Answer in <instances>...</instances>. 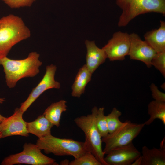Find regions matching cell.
Masks as SVG:
<instances>
[{
  "label": "cell",
  "instance_id": "6da1fadb",
  "mask_svg": "<svg viewBox=\"0 0 165 165\" xmlns=\"http://www.w3.org/2000/svg\"><path fill=\"white\" fill-rule=\"evenodd\" d=\"M39 57L37 52H32L27 58L22 60H13L7 57L0 59V65L3 67L8 87L13 88L20 79L33 77L38 74L39 68L42 64Z\"/></svg>",
  "mask_w": 165,
  "mask_h": 165
},
{
  "label": "cell",
  "instance_id": "7a4b0ae2",
  "mask_svg": "<svg viewBox=\"0 0 165 165\" xmlns=\"http://www.w3.org/2000/svg\"><path fill=\"white\" fill-rule=\"evenodd\" d=\"M31 36L22 18L10 14L0 19V59L7 57L12 47Z\"/></svg>",
  "mask_w": 165,
  "mask_h": 165
},
{
  "label": "cell",
  "instance_id": "3957f363",
  "mask_svg": "<svg viewBox=\"0 0 165 165\" xmlns=\"http://www.w3.org/2000/svg\"><path fill=\"white\" fill-rule=\"evenodd\" d=\"M122 10L118 25L123 27L141 14L150 12L165 15V0H116Z\"/></svg>",
  "mask_w": 165,
  "mask_h": 165
},
{
  "label": "cell",
  "instance_id": "277c9868",
  "mask_svg": "<svg viewBox=\"0 0 165 165\" xmlns=\"http://www.w3.org/2000/svg\"><path fill=\"white\" fill-rule=\"evenodd\" d=\"M36 144L46 154L53 153L58 156H70L74 159L90 151L85 142L59 138L51 134L38 138Z\"/></svg>",
  "mask_w": 165,
  "mask_h": 165
},
{
  "label": "cell",
  "instance_id": "5b68a950",
  "mask_svg": "<svg viewBox=\"0 0 165 165\" xmlns=\"http://www.w3.org/2000/svg\"><path fill=\"white\" fill-rule=\"evenodd\" d=\"M97 109V107H94L91 113L77 117L74 121L84 133V142L90 151L102 165H108L104 160L105 155L102 148V137L96 125L95 117Z\"/></svg>",
  "mask_w": 165,
  "mask_h": 165
},
{
  "label": "cell",
  "instance_id": "8992f818",
  "mask_svg": "<svg viewBox=\"0 0 165 165\" xmlns=\"http://www.w3.org/2000/svg\"><path fill=\"white\" fill-rule=\"evenodd\" d=\"M145 125L144 123L137 124L126 120L122 125L111 133H108L102 138V142L105 143L103 151L107 154L111 150L118 147L126 145L140 134Z\"/></svg>",
  "mask_w": 165,
  "mask_h": 165
},
{
  "label": "cell",
  "instance_id": "52a82bcc",
  "mask_svg": "<svg viewBox=\"0 0 165 165\" xmlns=\"http://www.w3.org/2000/svg\"><path fill=\"white\" fill-rule=\"evenodd\" d=\"M20 152L9 155L5 157L1 165L25 164L32 165H58L56 160L42 153L36 144L25 143Z\"/></svg>",
  "mask_w": 165,
  "mask_h": 165
},
{
  "label": "cell",
  "instance_id": "ba28073f",
  "mask_svg": "<svg viewBox=\"0 0 165 165\" xmlns=\"http://www.w3.org/2000/svg\"><path fill=\"white\" fill-rule=\"evenodd\" d=\"M130 46V34L118 31L113 34L112 38L102 48L110 61H122L128 55Z\"/></svg>",
  "mask_w": 165,
  "mask_h": 165
},
{
  "label": "cell",
  "instance_id": "9c48e42d",
  "mask_svg": "<svg viewBox=\"0 0 165 165\" xmlns=\"http://www.w3.org/2000/svg\"><path fill=\"white\" fill-rule=\"evenodd\" d=\"M56 70V66L53 64L46 66V72L42 79L32 89L27 99L21 104L20 108L23 112L26 111L36 99L47 90L60 88V83L54 79Z\"/></svg>",
  "mask_w": 165,
  "mask_h": 165
},
{
  "label": "cell",
  "instance_id": "30bf717a",
  "mask_svg": "<svg viewBox=\"0 0 165 165\" xmlns=\"http://www.w3.org/2000/svg\"><path fill=\"white\" fill-rule=\"evenodd\" d=\"M23 112L20 108H16L13 114L0 124V132L2 138L13 135L29 136L26 122L23 118Z\"/></svg>",
  "mask_w": 165,
  "mask_h": 165
},
{
  "label": "cell",
  "instance_id": "8fae6325",
  "mask_svg": "<svg viewBox=\"0 0 165 165\" xmlns=\"http://www.w3.org/2000/svg\"><path fill=\"white\" fill-rule=\"evenodd\" d=\"M130 46L128 55L130 59L141 61L148 68L151 66L152 60L157 52L145 40L134 33L130 34Z\"/></svg>",
  "mask_w": 165,
  "mask_h": 165
},
{
  "label": "cell",
  "instance_id": "7c38bea8",
  "mask_svg": "<svg viewBox=\"0 0 165 165\" xmlns=\"http://www.w3.org/2000/svg\"><path fill=\"white\" fill-rule=\"evenodd\" d=\"M141 154L132 142L112 149L104 160L108 165H131Z\"/></svg>",
  "mask_w": 165,
  "mask_h": 165
},
{
  "label": "cell",
  "instance_id": "4fadbf2b",
  "mask_svg": "<svg viewBox=\"0 0 165 165\" xmlns=\"http://www.w3.org/2000/svg\"><path fill=\"white\" fill-rule=\"evenodd\" d=\"M85 44L87 49L86 65L92 74L107 58L103 49L97 46L94 41L86 40Z\"/></svg>",
  "mask_w": 165,
  "mask_h": 165
},
{
  "label": "cell",
  "instance_id": "5bb4252c",
  "mask_svg": "<svg viewBox=\"0 0 165 165\" xmlns=\"http://www.w3.org/2000/svg\"><path fill=\"white\" fill-rule=\"evenodd\" d=\"M157 29L147 32L144 35L145 41L157 53L165 51V22L160 21Z\"/></svg>",
  "mask_w": 165,
  "mask_h": 165
},
{
  "label": "cell",
  "instance_id": "9a60e30c",
  "mask_svg": "<svg viewBox=\"0 0 165 165\" xmlns=\"http://www.w3.org/2000/svg\"><path fill=\"white\" fill-rule=\"evenodd\" d=\"M142 165H165V147L149 149L145 146L142 148Z\"/></svg>",
  "mask_w": 165,
  "mask_h": 165
},
{
  "label": "cell",
  "instance_id": "2e32d148",
  "mask_svg": "<svg viewBox=\"0 0 165 165\" xmlns=\"http://www.w3.org/2000/svg\"><path fill=\"white\" fill-rule=\"evenodd\" d=\"M26 126L29 133L40 138L51 134V129L54 125L43 114L33 121L26 122Z\"/></svg>",
  "mask_w": 165,
  "mask_h": 165
},
{
  "label": "cell",
  "instance_id": "e0dca14e",
  "mask_svg": "<svg viewBox=\"0 0 165 165\" xmlns=\"http://www.w3.org/2000/svg\"><path fill=\"white\" fill-rule=\"evenodd\" d=\"M92 74L86 64L79 69L72 86L73 97H80L84 93L86 86L91 80Z\"/></svg>",
  "mask_w": 165,
  "mask_h": 165
},
{
  "label": "cell",
  "instance_id": "ac0fdd59",
  "mask_svg": "<svg viewBox=\"0 0 165 165\" xmlns=\"http://www.w3.org/2000/svg\"><path fill=\"white\" fill-rule=\"evenodd\" d=\"M67 102L61 100L52 103L45 110L43 114L53 125L59 127L62 113L67 110Z\"/></svg>",
  "mask_w": 165,
  "mask_h": 165
},
{
  "label": "cell",
  "instance_id": "d6986e66",
  "mask_svg": "<svg viewBox=\"0 0 165 165\" xmlns=\"http://www.w3.org/2000/svg\"><path fill=\"white\" fill-rule=\"evenodd\" d=\"M148 109L150 118L144 123L145 125H150L156 119L165 125V102L152 101L148 104Z\"/></svg>",
  "mask_w": 165,
  "mask_h": 165
},
{
  "label": "cell",
  "instance_id": "ffe728a7",
  "mask_svg": "<svg viewBox=\"0 0 165 165\" xmlns=\"http://www.w3.org/2000/svg\"><path fill=\"white\" fill-rule=\"evenodd\" d=\"M121 115V112L116 107H114L111 112L106 116L109 133L113 132L123 124V122L119 119V117Z\"/></svg>",
  "mask_w": 165,
  "mask_h": 165
},
{
  "label": "cell",
  "instance_id": "44dd1931",
  "mask_svg": "<svg viewBox=\"0 0 165 165\" xmlns=\"http://www.w3.org/2000/svg\"><path fill=\"white\" fill-rule=\"evenodd\" d=\"M104 110V107L98 108L95 117L96 125L102 138L106 136L109 133Z\"/></svg>",
  "mask_w": 165,
  "mask_h": 165
},
{
  "label": "cell",
  "instance_id": "7402d4cb",
  "mask_svg": "<svg viewBox=\"0 0 165 165\" xmlns=\"http://www.w3.org/2000/svg\"><path fill=\"white\" fill-rule=\"evenodd\" d=\"M69 165H102L90 151L84 153L80 157L70 161Z\"/></svg>",
  "mask_w": 165,
  "mask_h": 165
},
{
  "label": "cell",
  "instance_id": "603a6c76",
  "mask_svg": "<svg viewBox=\"0 0 165 165\" xmlns=\"http://www.w3.org/2000/svg\"><path fill=\"white\" fill-rule=\"evenodd\" d=\"M151 64L165 77V51L157 53L152 59Z\"/></svg>",
  "mask_w": 165,
  "mask_h": 165
},
{
  "label": "cell",
  "instance_id": "cb8c5ba5",
  "mask_svg": "<svg viewBox=\"0 0 165 165\" xmlns=\"http://www.w3.org/2000/svg\"><path fill=\"white\" fill-rule=\"evenodd\" d=\"M11 8L30 7L35 0H1Z\"/></svg>",
  "mask_w": 165,
  "mask_h": 165
},
{
  "label": "cell",
  "instance_id": "d4e9b609",
  "mask_svg": "<svg viewBox=\"0 0 165 165\" xmlns=\"http://www.w3.org/2000/svg\"><path fill=\"white\" fill-rule=\"evenodd\" d=\"M152 96L154 100L160 102H165V94L160 90L157 86L152 83L150 86Z\"/></svg>",
  "mask_w": 165,
  "mask_h": 165
},
{
  "label": "cell",
  "instance_id": "484cf974",
  "mask_svg": "<svg viewBox=\"0 0 165 165\" xmlns=\"http://www.w3.org/2000/svg\"><path fill=\"white\" fill-rule=\"evenodd\" d=\"M142 159L141 154V156L136 159L131 165H142Z\"/></svg>",
  "mask_w": 165,
  "mask_h": 165
},
{
  "label": "cell",
  "instance_id": "4316f807",
  "mask_svg": "<svg viewBox=\"0 0 165 165\" xmlns=\"http://www.w3.org/2000/svg\"><path fill=\"white\" fill-rule=\"evenodd\" d=\"M70 161L68 160H65L61 161L60 163L61 165H69Z\"/></svg>",
  "mask_w": 165,
  "mask_h": 165
},
{
  "label": "cell",
  "instance_id": "83f0119b",
  "mask_svg": "<svg viewBox=\"0 0 165 165\" xmlns=\"http://www.w3.org/2000/svg\"><path fill=\"white\" fill-rule=\"evenodd\" d=\"M6 117L3 116L0 114V124L4 120Z\"/></svg>",
  "mask_w": 165,
  "mask_h": 165
},
{
  "label": "cell",
  "instance_id": "f1b7e54d",
  "mask_svg": "<svg viewBox=\"0 0 165 165\" xmlns=\"http://www.w3.org/2000/svg\"><path fill=\"white\" fill-rule=\"evenodd\" d=\"M5 101V99L4 98H0V104L3 103Z\"/></svg>",
  "mask_w": 165,
  "mask_h": 165
},
{
  "label": "cell",
  "instance_id": "f546056e",
  "mask_svg": "<svg viewBox=\"0 0 165 165\" xmlns=\"http://www.w3.org/2000/svg\"><path fill=\"white\" fill-rule=\"evenodd\" d=\"M161 87L163 89L165 90V83H163L161 85Z\"/></svg>",
  "mask_w": 165,
  "mask_h": 165
},
{
  "label": "cell",
  "instance_id": "4dcf8cb0",
  "mask_svg": "<svg viewBox=\"0 0 165 165\" xmlns=\"http://www.w3.org/2000/svg\"><path fill=\"white\" fill-rule=\"evenodd\" d=\"M2 138V134L1 132H0V139Z\"/></svg>",
  "mask_w": 165,
  "mask_h": 165
}]
</instances>
